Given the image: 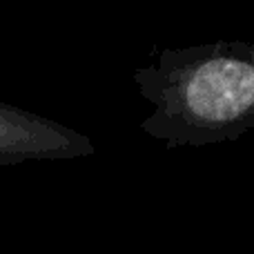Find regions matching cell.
Here are the masks:
<instances>
[{
	"label": "cell",
	"instance_id": "cell-2",
	"mask_svg": "<svg viewBox=\"0 0 254 254\" xmlns=\"http://www.w3.org/2000/svg\"><path fill=\"white\" fill-rule=\"evenodd\" d=\"M96 152L92 138L22 107L0 103V165L71 161Z\"/></svg>",
	"mask_w": 254,
	"mask_h": 254
},
{
	"label": "cell",
	"instance_id": "cell-1",
	"mask_svg": "<svg viewBox=\"0 0 254 254\" xmlns=\"http://www.w3.org/2000/svg\"><path fill=\"white\" fill-rule=\"evenodd\" d=\"M134 83L154 112L140 129L167 149L241 138L254 127V45L243 40L163 49Z\"/></svg>",
	"mask_w": 254,
	"mask_h": 254
}]
</instances>
